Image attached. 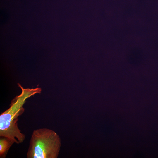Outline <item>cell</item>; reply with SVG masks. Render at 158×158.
I'll return each instance as SVG.
<instances>
[{"instance_id": "1", "label": "cell", "mask_w": 158, "mask_h": 158, "mask_svg": "<svg viewBox=\"0 0 158 158\" xmlns=\"http://www.w3.org/2000/svg\"><path fill=\"white\" fill-rule=\"evenodd\" d=\"M35 93V91L23 92L14 99L10 108L0 114V137L8 138L17 144L23 142L25 137L18 127V117L24 112L23 105L26 99Z\"/></svg>"}, {"instance_id": "2", "label": "cell", "mask_w": 158, "mask_h": 158, "mask_svg": "<svg viewBox=\"0 0 158 158\" xmlns=\"http://www.w3.org/2000/svg\"><path fill=\"white\" fill-rule=\"evenodd\" d=\"M61 140L53 130L41 128L32 132L29 142L27 158H56L60 150Z\"/></svg>"}, {"instance_id": "3", "label": "cell", "mask_w": 158, "mask_h": 158, "mask_svg": "<svg viewBox=\"0 0 158 158\" xmlns=\"http://www.w3.org/2000/svg\"><path fill=\"white\" fill-rule=\"evenodd\" d=\"M0 157L5 158L7 153L14 142L11 139L5 137H0Z\"/></svg>"}]
</instances>
